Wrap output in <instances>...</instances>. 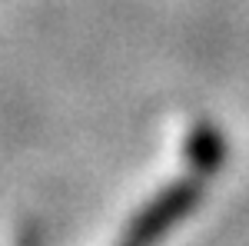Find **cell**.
Segmentation results:
<instances>
[{"mask_svg": "<svg viewBox=\"0 0 249 246\" xmlns=\"http://www.w3.org/2000/svg\"><path fill=\"white\" fill-rule=\"evenodd\" d=\"M203 200V180L199 176H183L163 187L146 207L130 220L123 233V246H156L176 223H183Z\"/></svg>", "mask_w": 249, "mask_h": 246, "instance_id": "cell-1", "label": "cell"}, {"mask_svg": "<svg viewBox=\"0 0 249 246\" xmlns=\"http://www.w3.org/2000/svg\"><path fill=\"white\" fill-rule=\"evenodd\" d=\"M226 156H230V143L213 120L193 123V130L186 133V163H190L193 176H199V180L216 176L223 170Z\"/></svg>", "mask_w": 249, "mask_h": 246, "instance_id": "cell-2", "label": "cell"}, {"mask_svg": "<svg viewBox=\"0 0 249 246\" xmlns=\"http://www.w3.org/2000/svg\"><path fill=\"white\" fill-rule=\"evenodd\" d=\"M17 246H40L37 227H27V229H23V233H20V240H17Z\"/></svg>", "mask_w": 249, "mask_h": 246, "instance_id": "cell-3", "label": "cell"}, {"mask_svg": "<svg viewBox=\"0 0 249 246\" xmlns=\"http://www.w3.org/2000/svg\"><path fill=\"white\" fill-rule=\"evenodd\" d=\"M120 246H123V243H120Z\"/></svg>", "mask_w": 249, "mask_h": 246, "instance_id": "cell-4", "label": "cell"}]
</instances>
